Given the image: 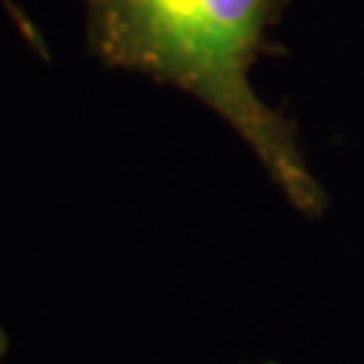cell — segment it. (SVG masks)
<instances>
[{"instance_id": "6da1fadb", "label": "cell", "mask_w": 364, "mask_h": 364, "mask_svg": "<svg viewBox=\"0 0 364 364\" xmlns=\"http://www.w3.org/2000/svg\"><path fill=\"white\" fill-rule=\"evenodd\" d=\"M87 41L105 68L178 87L219 114L302 216L324 210L297 130L262 100L251 70L275 54L273 30L289 0H84Z\"/></svg>"}, {"instance_id": "7a4b0ae2", "label": "cell", "mask_w": 364, "mask_h": 364, "mask_svg": "<svg viewBox=\"0 0 364 364\" xmlns=\"http://www.w3.org/2000/svg\"><path fill=\"white\" fill-rule=\"evenodd\" d=\"M9 353V335H6V329H3V324H0V359Z\"/></svg>"}]
</instances>
